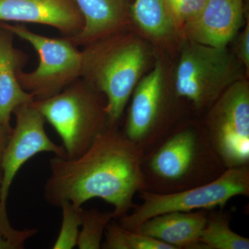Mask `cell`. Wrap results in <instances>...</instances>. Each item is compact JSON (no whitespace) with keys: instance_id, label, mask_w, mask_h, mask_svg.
Segmentation results:
<instances>
[{"instance_id":"cell-17","label":"cell","mask_w":249,"mask_h":249,"mask_svg":"<svg viewBox=\"0 0 249 249\" xmlns=\"http://www.w3.org/2000/svg\"><path fill=\"white\" fill-rule=\"evenodd\" d=\"M229 213L208 210L206 225L201 232V249H249V239L232 231Z\"/></svg>"},{"instance_id":"cell-16","label":"cell","mask_w":249,"mask_h":249,"mask_svg":"<svg viewBox=\"0 0 249 249\" xmlns=\"http://www.w3.org/2000/svg\"><path fill=\"white\" fill-rule=\"evenodd\" d=\"M130 16L132 24L155 42L179 35L167 0H132Z\"/></svg>"},{"instance_id":"cell-4","label":"cell","mask_w":249,"mask_h":249,"mask_svg":"<svg viewBox=\"0 0 249 249\" xmlns=\"http://www.w3.org/2000/svg\"><path fill=\"white\" fill-rule=\"evenodd\" d=\"M33 103L58 134L67 159L84 153L108 124L106 98L82 78Z\"/></svg>"},{"instance_id":"cell-14","label":"cell","mask_w":249,"mask_h":249,"mask_svg":"<svg viewBox=\"0 0 249 249\" xmlns=\"http://www.w3.org/2000/svg\"><path fill=\"white\" fill-rule=\"evenodd\" d=\"M14 35L0 25V125L12 131L11 118L16 108L35 100L24 90L18 74L27 64L28 56L16 48Z\"/></svg>"},{"instance_id":"cell-8","label":"cell","mask_w":249,"mask_h":249,"mask_svg":"<svg viewBox=\"0 0 249 249\" xmlns=\"http://www.w3.org/2000/svg\"><path fill=\"white\" fill-rule=\"evenodd\" d=\"M16 124L10 134L3 154L0 186V230L9 238L22 240L24 231L11 227L6 211L10 188L21 168L31 158L42 152H51L66 158L65 149L52 142L46 133L45 119L33 102L26 103L14 111Z\"/></svg>"},{"instance_id":"cell-22","label":"cell","mask_w":249,"mask_h":249,"mask_svg":"<svg viewBox=\"0 0 249 249\" xmlns=\"http://www.w3.org/2000/svg\"><path fill=\"white\" fill-rule=\"evenodd\" d=\"M11 133V132H9L4 127L0 125V186H1V176H2L1 163H2L3 154Z\"/></svg>"},{"instance_id":"cell-13","label":"cell","mask_w":249,"mask_h":249,"mask_svg":"<svg viewBox=\"0 0 249 249\" xmlns=\"http://www.w3.org/2000/svg\"><path fill=\"white\" fill-rule=\"evenodd\" d=\"M83 16L84 25L78 35L70 38L77 46H84L130 30L132 0H74Z\"/></svg>"},{"instance_id":"cell-1","label":"cell","mask_w":249,"mask_h":249,"mask_svg":"<svg viewBox=\"0 0 249 249\" xmlns=\"http://www.w3.org/2000/svg\"><path fill=\"white\" fill-rule=\"evenodd\" d=\"M143 155L119 125L108 124L79 157L55 156L50 160L51 175L44 189L45 200L58 207L64 201L81 207L90 199L99 198L114 207L117 220L133 209L136 194L146 190Z\"/></svg>"},{"instance_id":"cell-23","label":"cell","mask_w":249,"mask_h":249,"mask_svg":"<svg viewBox=\"0 0 249 249\" xmlns=\"http://www.w3.org/2000/svg\"><path fill=\"white\" fill-rule=\"evenodd\" d=\"M19 244L11 240L0 230V249H22Z\"/></svg>"},{"instance_id":"cell-15","label":"cell","mask_w":249,"mask_h":249,"mask_svg":"<svg viewBox=\"0 0 249 249\" xmlns=\"http://www.w3.org/2000/svg\"><path fill=\"white\" fill-rule=\"evenodd\" d=\"M208 210L165 213L154 216L133 231L164 242L175 249H201L200 236Z\"/></svg>"},{"instance_id":"cell-3","label":"cell","mask_w":249,"mask_h":249,"mask_svg":"<svg viewBox=\"0 0 249 249\" xmlns=\"http://www.w3.org/2000/svg\"><path fill=\"white\" fill-rule=\"evenodd\" d=\"M80 78L106 100L108 124L119 125L149 60L145 42L130 30L84 46Z\"/></svg>"},{"instance_id":"cell-6","label":"cell","mask_w":249,"mask_h":249,"mask_svg":"<svg viewBox=\"0 0 249 249\" xmlns=\"http://www.w3.org/2000/svg\"><path fill=\"white\" fill-rule=\"evenodd\" d=\"M142 204H136L128 214L117 219L123 227L134 230L154 216L165 213L224 209L237 196H249V165L228 168L219 178L204 185L185 191L160 194L141 191Z\"/></svg>"},{"instance_id":"cell-5","label":"cell","mask_w":249,"mask_h":249,"mask_svg":"<svg viewBox=\"0 0 249 249\" xmlns=\"http://www.w3.org/2000/svg\"><path fill=\"white\" fill-rule=\"evenodd\" d=\"M242 67L227 48L186 40L174 72L173 92L195 109H209L229 86L243 79Z\"/></svg>"},{"instance_id":"cell-9","label":"cell","mask_w":249,"mask_h":249,"mask_svg":"<svg viewBox=\"0 0 249 249\" xmlns=\"http://www.w3.org/2000/svg\"><path fill=\"white\" fill-rule=\"evenodd\" d=\"M226 168L249 165V85L246 79L229 86L209 108L203 124Z\"/></svg>"},{"instance_id":"cell-20","label":"cell","mask_w":249,"mask_h":249,"mask_svg":"<svg viewBox=\"0 0 249 249\" xmlns=\"http://www.w3.org/2000/svg\"><path fill=\"white\" fill-rule=\"evenodd\" d=\"M62 220L58 238L52 247L53 249H71L77 247L80 227L81 225L83 209L69 201L60 205Z\"/></svg>"},{"instance_id":"cell-2","label":"cell","mask_w":249,"mask_h":249,"mask_svg":"<svg viewBox=\"0 0 249 249\" xmlns=\"http://www.w3.org/2000/svg\"><path fill=\"white\" fill-rule=\"evenodd\" d=\"M227 169L203 124L177 126L142 157L145 191L160 194L211 182Z\"/></svg>"},{"instance_id":"cell-19","label":"cell","mask_w":249,"mask_h":249,"mask_svg":"<svg viewBox=\"0 0 249 249\" xmlns=\"http://www.w3.org/2000/svg\"><path fill=\"white\" fill-rule=\"evenodd\" d=\"M113 219L114 217L112 211L103 212L96 209L87 211L83 209L81 229L77 242L78 249H101L106 228Z\"/></svg>"},{"instance_id":"cell-10","label":"cell","mask_w":249,"mask_h":249,"mask_svg":"<svg viewBox=\"0 0 249 249\" xmlns=\"http://www.w3.org/2000/svg\"><path fill=\"white\" fill-rule=\"evenodd\" d=\"M167 88L165 69L157 60L148 74L139 80L132 96L123 132L144 154L174 129L173 103Z\"/></svg>"},{"instance_id":"cell-7","label":"cell","mask_w":249,"mask_h":249,"mask_svg":"<svg viewBox=\"0 0 249 249\" xmlns=\"http://www.w3.org/2000/svg\"><path fill=\"white\" fill-rule=\"evenodd\" d=\"M0 25L30 44L38 55L36 70H22L18 74L19 84L35 101L52 97L80 78L82 52L69 37H46L29 30L24 24L2 22Z\"/></svg>"},{"instance_id":"cell-11","label":"cell","mask_w":249,"mask_h":249,"mask_svg":"<svg viewBox=\"0 0 249 249\" xmlns=\"http://www.w3.org/2000/svg\"><path fill=\"white\" fill-rule=\"evenodd\" d=\"M10 22L49 26L69 38L84 25L74 0H0V23Z\"/></svg>"},{"instance_id":"cell-21","label":"cell","mask_w":249,"mask_h":249,"mask_svg":"<svg viewBox=\"0 0 249 249\" xmlns=\"http://www.w3.org/2000/svg\"><path fill=\"white\" fill-rule=\"evenodd\" d=\"M247 17V22L243 31L241 33L237 41V59L242 66L247 70H249V19Z\"/></svg>"},{"instance_id":"cell-18","label":"cell","mask_w":249,"mask_h":249,"mask_svg":"<svg viewBox=\"0 0 249 249\" xmlns=\"http://www.w3.org/2000/svg\"><path fill=\"white\" fill-rule=\"evenodd\" d=\"M105 249H175L164 242L123 227L116 219L108 224L105 232Z\"/></svg>"},{"instance_id":"cell-12","label":"cell","mask_w":249,"mask_h":249,"mask_svg":"<svg viewBox=\"0 0 249 249\" xmlns=\"http://www.w3.org/2000/svg\"><path fill=\"white\" fill-rule=\"evenodd\" d=\"M245 0H208L202 12L180 31L184 40L217 48H227L240 30Z\"/></svg>"}]
</instances>
